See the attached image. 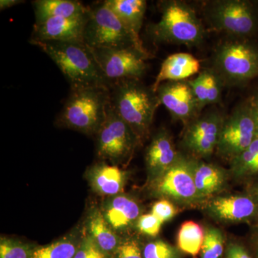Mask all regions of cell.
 <instances>
[{
    "instance_id": "cell-20",
    "label": "cell",
    "mask_w": 258,
    "mask_h": 258,
    "mask_svg": "<svg viewBox=\"0 0 258 258\" xmlns=\"http://www.w3.org/2000/svg\"><path fill=\"white\" fill-rule=\"evenodd\" d=\"M190 164L200 200L212 197L224 187L227 181L225 169L192 158L190 159Z\"/></svg>"
},
{
    "instance_id": "cell-22",
    "label": "cell",
    "mask_w": 258,
    "mask_h": 258,
    "mask_svg": "<svg viewBox=\"0 0 258 258\" xmlns=\"http://www.w3.org/2000/svg\"><path fill=\"white\" fill-rule=\"evenodd\" d=\"M107 6L115 13L130 30L137 42L143 45L140 31L147 11L145 0H106Z\"/></svg>"
},
{
    "instance_id": "cell-14",
    "label": "cell",
    "mask_w": 258,
    "mask_h": 258,
    "mask_svg": "<svg viewBox=\"0 0 258 258\" xmlns=\"http://www.w3.org/2000/svg\"><path fill=\"white\" fill-rule=\"evenodd\" d=\"M207 209L211 216L221 221L258 225V205L247 193L217 197L209 202Z\"/></svg>"
},
{
    "instance_id": "cell-35",
    "label": "cell",
    "mask_w": 258,
    "mask_h": 258,
    "mask_svg": "<svg viewBox=\"0 0 258 258\" xmlns=\"http://www.w3.org/2000/svg\"><path fill=\"white\" fill-rule=\"evenodd\" d=\"M154 216L157 217L161 223L169 221L176 214V209L174 204L168 200H161L153 205L152 212Z\"/></svg>"
},
{
    "instance_id": "cell-13",
    "label": "cell",
    "mask_w": 258,
    "mask_h": 258,
    "mask_svg": "<svg viewBox=\"0 0 258 258\" xmlns=\"http://www.w3.org/2000/svg\"><path fill=\"white\" fill-rule=\"evenodd\" d=\"M156 93L161 105L168 110L173 119L186 125L200 115L188 81L161 83Z\"/></svg>"
},
{
    "instance_id": "cell-33",
    "label": "cell",
    "mask_w": 258,
    "mask_h": 258,
    "mask_svg": "<svg viewBox=\"0 0 258 258\" xmlns=\"http://www.w3.org/2000/svg\"><path fill=\"white\" fill-rule=\"evenodd\" d=\"M200 113L208 106V91L203 71L195 79L188 80Z\"/></svg>"
},
{
    "instance_id": "cell-37",
    "label": "cell",
    "mask_w": 258,
    "mask_h": 258,
    "mask_svg": "<svg viewBox=\"0 0 258 258\" xmlns=\"http://www.w3.org/2000/svg\"><path fill=\"white\" fill-rule=\"evenodd\" d=\"M246 193L253 199L258 205V180L247 185Z\"/></svg>"
},
{
    "instance_id": "cell-9",
    "label": "cell",
    "mask_w": 258,
    "mask_h": 258,
    "mask_svg": "<svg viewBox=\"0 0 258 258\" xmlns=\"http://www.w3.org/2000/svg\"><path fill=\"white\" fill-rule=\"evenodd\" d=\"M257 136V125L249 100L236 107L222 125L217 152L231 161L240 155Z\"/></svg>"
},
{
    "instance_id": "cell-4",
    "label": "cell",
    "mask_w": 258,
    "mask_h": 258,
    "mask_svg": "<svg viewBox=\"0 0 258 258\" xmlns=\"http://www.w3.org/2000/svg\"><path fill=\"white\" fill-rule=\"evenodd\" d=\"M110 106V88L71 90L57 116V125L86 135H96L106 120Z\"/></svg>"
},
{
    "instance_id": "cell-18",
    "label": "cell",
    "mask_w": 258,
    "mask_h": 258,
    "mask_svg": "<svg viewBox=\"0 0 258 258\" xmlns=\"http://www.w3.org/2000/svg\"><path fill=\"white\" fill-rule=\"evenodd\" d=\"M200 60L187 52H177L168 56L161 64L153 83V90L156 92L158 87L164 82L187 81L200 74Z\"/></svg>"
},
{
    "instance_id": "cell-31",
    "label": "cell",
    "mask_w": 258,
    "mask_h": 258,
    "mask_svg": "<svg viewBox=\"0 0 258 258\" xmlns=\"http://www.w3.org/2000/svg\"><path fill=\"white\" fill-rule=\"evenodd\" d=\"M74 258H110L83 230L79 249Z\"/></svg>"
},
{
    "instance_id": "cell-3",
    "label": "cell",
    "mask_w": 258,
    "mask_h": 258,
    "mask_svg": "<svg viewBox=\"0 0 258 258\" xmlns=\"http://www.w3.org/2000/svg\"><path fill=\"white\" fill-rule=\"evenodd\" d=\"M159 10V21L148 27V33L154 42L187 47L203 44L206 30L191 5L178 0L162 1Z\"/></svg>"
},
{
    "instance_id": "cell-28",
    "label": "cell",
    "mask_w": 258,
    "mask_h": 258,
    "mask_svg": "<svg viewBox=\"0 0 258 258\" xmlns=\"http://www.w3.org/2000/svg\"><path fill=\"white\" fill-rule=\"evenodd\" d=\"M223 235L217 228L205 231V240L201 249V258H222L224 253Z\"/></svg>"
},
{
    "instance_id": "cell-32",
    "label": "cell",
    "mask_w": 258,
    "mask_h": 258,
    "mask_svg": "<svg viewBox=\"0 0 258 258\" xmlns=\"http://www.w3.org/2000/svg\"><path fill=\"white\" fill-rule=\"evenodd\" d=\"M110 258H143V249L134 238H121L119 245Z\"/></svg>"
},
{
    "instance_id": "cell-11",
    "label": "cell",
    "mask_w": 258,
    "mask_h": 258,
    "mask_svg": "<svg viewBox=\"0 0 258 258\" xmlns=\"http://www.w3.org/2000/svg\"><path fill=\"white\" fill-rule=\"evenodd\" d=\"M91 48V47H90ZM106 79L113 83L124 79H141L146 74L149 52L135 48H91Z\"/></svg>"
},
{
    "instance_id": "cell-25",
    "label": "cell",
    "mask_w": 258,
    "mask_h": 258,
    "mask_svg": "<svg viewBox=\"0 0 258 258\" xmlns=\"http://www.w3.org/2000/svg\"><path fill=\"white\" fill-rule=\"evenodd\" d=\"M231 173L247 184L258 180V134L252 144L230 161Z\"/></svg>"
},
{
    "instance_id": "cell-15",
    "label": "cell",
    "mask_w": 258,
    "mask_h": 258,
    "mask_svg": "<svg viewBox=\"0 0 258 258\" xmlns=\"http://www.w3.org/2000/svg\"><path fill=\"white\" fill-rule=\"evenodd\" d=\"M88 14L89 12L81 16L49 18L42 23H35L31 40L84 42L83 34Z\"/></svg>"
},
{
    "instance_id": "cell-21",
    "label": "cell",
    "mask_w": 258,
    "mask_h": 258,
    "mask_svg": "<svg viewBox=\"0 0 258 258\" xmlns=\"http://www.w3.org/2000/svg\"><path fill=\"white\" fill-rule=\"evenodd\" d=\"M83 230L109 257L121 240L119 235L110 227L105 220L101 209L96 207L88 212Z\"/></svg>"
},
{
    "instance_id": "cell-19",
    "label": "cell",
    "mask_w": 258,
    "mask_h": 258,
    "mask_svg": "<svg viewBox=\"0 0 258 258\" xmlns=\"http://www.w3.org/2000/svg\"><path fill=\"white\" fill-rule=\"evenodd\" d=\"M86 175L93 191L102 196H115L124 188L125 173L116 165L98 163L88 169Z\"/></svg>"
},
{
    "instance_id": "cell-29",
    "label": "cell",
    "mask_w": 258,
    "mask_h": 258,
    "mask_svg": "<svg viewBox=\"0 0 258 258\" xmlns=\"http://www.w3.org/2000/svg\"><path fill=\"white\" fill-rule=\"evenodd\" d=\"M143 258H181L175 247L165 241H152L144 246Z\"/></svg>"
},
{
    "instance_id": "cell-5",
    "label": "cell",
    "mask_w": 258,
    "mask_h": 258,
    "mask_svg": "<svg viewBox=\"0 0 258 258\" xmlns=\"http://www.w3.org/2000/svg\"><path fill=\"white\" fill-rule=\"evenodd\" d=\"M224 84L239 86L258 78V44L236 38L220 44L213 56V68Z\"/></svg>"
},
{
    "instance_id": "cell-6",
    "label": "cell",
    "mask_w": 258,
    "mask_h": 258,
    "mask_svg": "<svg viewBox=\"0 0 258 258\" xmlns=\"http://www.w3.org/2000/svg\"><path fill=\"white\" fill-rule=\"evenodd\" d=\"M83 41L93 49L135 47L142 52H148L144 45L137 42L124 23L104 1L90 7Z\"/></svg>"
},
{
    "instance_id": "cell-17",
    "label": "cell",
    "mask_w": 258,
    "mask_h": 258,
    "mask_svg": "<svg viewBox=\"0 0 258 258\" xmlns=\"http://www.w3.org/2000/svg\"><path fill=\"white\" fill-rule=\"evenodd\" d=\"M101 210L105 220L118 235L137 225L142 212L135 199L122 193L107 199Z\"/></svg>"
},
{
    "instance_id": "cell-1",
    "label": "cell",
    "mask_w": 258,
    "mask_h": 258,
    "mask_svg": "<svg viewBox=\"0 0 258 258\" xmlns=\"http://www.w3.org/2000/svg\"><path fill=\"white\" fill-rule=\"evenodd\" d=\"M30 43L41 49L57 66L71 90L88 87H111L92 50L84 42L40 41Z\"/></svg>"
},
{
    "instance_id": "cell-41",
    "label": "cell",
    "mask_w": 258,
    "mask_h": 258,
    "mask_svg": "<svg viewBox=\"0 0 258 258\" xmlns=\"http://www.w3.org/2000/svg\"><path fill=\"white\" fill-rule=\"evenodd\" d=\"M249 101L252 102L253 104L257 105V106H258V91L253 96L251 97Z\"/></svg>"
},
{
    "instance_id": "cell-10",
    "label": "cell",
    "mask_w": 258,
    "mask_h": 258,
    "mask_svg": "<svg viewBox=\"0 0 258 258\" xmlns=\"http://www.w3.org/2000/svg\"><path fill=\"white\" fill-rule=\"evenodd\" d=\"M225 116L217 109L211 110L186 125L181 144L192 159H207L217 150Z\"/></svg>"
},
{
    "instance_id": "cell-36",
    "label": "cell",
    "mask_w": 258,
    "mask_h": 258,
    "mask_svg": "<svg viewBox=\"0 0 258 258\" xmlns=\"http://www.w3.org/2000/svg\"><path fill=\"white\" fill-rule=\"evenodd\" d=\"M226 258H254L253 254L244 246L238 243L230 244L226 252Z\"/></svg>"
},
{
    "instance_id": "cell-39",
    "label": "cell",
    "mask_w": 258,
    "mask_h": 258,
    "mask_svg": "<svg viewBox=\"0 0 258 258\" xmlns=\"http://www.w3.org/2000/svg\"><path fill=\"white\" fill-rule=\"evenodd\" d=\"M22 3H24V2L21 0H1L0 1V10L3 11V10L9 9L15 5L21 4Z\"/></svg>"
},
{
    "instance_id": "cell-8",
    "label": "cell",
    "mask_w": 258,
    "mask_h": 258,
    "mask_svg": "<svg viewBox=\"0 0 258 258\" xmlns=\"http://www.w3.org/2000/svg\"><path fill=\"white\" fill-rule=\"evenodd\" d=\"M96 154L101 160L120 164L132 157L141 144L137 134L112 108L108 107L106 120L96 134Z\"/></svg>"
},
{
    "instance_id": "cell-34",
    "label": "cell",
    "mask_w": 258,
    "mask_h": 258,
    "mask_svg": "<svg viewBox=\"0 0 258 258\" xmlns=\"http://www.w3.org/2000/svg\"><path fill=\"white\" fill-rule=\"evenodd\" d=\"M136 225L142 233L154 237L159 235L162 223L153 214L149 213L141 215Z\"/></svg>"
},
{
    "instance_id": "cell-30",
    "label": "cell",
    "mask_w": 258,
    "mask_h": 258,
    "mask_svg": "<svg viewBox=\"0 0 258 258\" xmlns=\"http://www.w3.org/2000/svg\"><path fill=\"white\" fill-rule=\"evenodd\" d=\"M208 91V106L215 105L221 101L223 81L213 69L203 71Z\"/></svg>"
},
{
    "instance_id": "cell-12",
    "label": "cell",
    "mask_w": 258,
    "mask_h": 258,
    "mask_svg": "<svg viewBox=\"0 0 258 258\" xmlns=\"http://www.w3.org/2000/svg\"><path fill=\"white\" fill-rule=\"evenodd\" d=\"M156 196L181 204L200 201L194 181L190 159L180 155L176 162L161 176L151 181Z\"/></svg>"
},
{
    "instance_id": "cell-38",
    "label": "cell",
    "mask_w": 258,
    "mask_h": 258,
    "mask_svg": "<svg viewBox=\"0 0 258 258\" xmlns=\"http://www.w3.org/2000/svg\"><path fill=\"white\" fill-rule=\"evenodd\" d=\"M251 243L256 258H258V225L253 226L251 234Z\"/></svg>"
},
{
    "instance_id": "cell-40",
    "label": "cell",
    "mask_w": 258,
    "mask_h": 258,
    "mask_svg": "<svg viewBox=\"0 0 258 258\" xmlns=\"http://www.w3.org/2000/svg\"><path fill=\"white\" fill-rule=\"evenodd\" d=\"M251 104H252V110H253V114L254 117V120H255L256 125H257V134H258V106L254 105L252 102L250 101Z\"/></svg>"
},
{
    "instance_id": "cell-24",
    "label": "cell",
    "mask_w": 258,
    "mask_h": 258,
    "mask_svg": "<svg viewBox=\"0 0 258 258\" xmlns=\"http://www.w3.org/2000/svg\"><path fill=\"white\" fill-rule=\"evenodd\" d=\"M83 235V229L71 232L45 245H37L31 258H74Z\"/></svg>"
},
{
    "instance_id": "cell-23",
    "label": "cell",
    "mask_w": 258,
    "mask_h": 258,
    "mask_svg": "<svg viewBox=\"0 0 258 258\" xmlns=\"http://www.w3.org/2000/svg\"><path fill=\"white\" fill-rule=\"evenodd\" d=\"M35 23L49 18H71L87 14L89 7L75 0H35L32 2Z\"/></svg>"
},
{
    "instance_id": "cell-7",
    "label": "cell",
    "mask_w": 258,
    "mask_h": 258,
    "mask_svg": "<svg viewBox=\"0 0 258 258\" xmlns=\"http://www.w3.org/2000/svg\"><path fill=\"white\" fill-rule=\"evenodd\" d=\"M206 14L215 30L237 38H249L258 31V13L249 1H215L208 7Z\"/></svg>"
},
{
    "instance_id": "cell-27",
    "label": "cell",
    "mask_w": 258,
    "mask_h": 258,
    "mask_svg": "<svg viewBox=\"0 0 258 258\" xmlns=\"http://www.w3.org/2000/svg\"><path fill=\"white\" fill-rule=\"evenodd\" d=\"M36 244L2 236L0 238V258H31Z\"/></svg>"
},
{
    "instance_id": "cell-16",
    "label": "cell",
    "mask_w": 258,
    "mask_h": 258,
    "mask_svg": "<svg viewBox=\"0 0 258 258\" xmlns=\"http://www.w3.org/2000/svg\"><path fill=\"white\" fill-rule=\"evenodd\" d=\"M180 155L169 132L165 128L158 131L146 150V165L150 181L169 169Z\"/></svg>"
},
{
    "instance_id": "cell-2",
    "label": "cell",
    "mask_w": 258,
    "mask_h": 258,
    "mask_svg": "<svg viewBox=\"0 0 258 258\" xmlns=\"http://www.w3.org/2000/svg\"><path fill=\"white\" fill-rule=\"evenodd\" d=\"M110 104L137 134L141 143L150 133L154 115L161 106L157 93L141 79H124L112 83Z\"/></svg>"
},
{
    "instance_id": "cell-26",
    "label": "cell",
    "mask_w": 258,
    "mask_h": 258,
    "mask_svg": "<svg viewBox=\"0 0 258 258\" xmlns=\"http://www.w3.org/2000/svg\"><path fill=\"white\" fill-rule=\"evenodd\" d=\"M205 232L197 222L186 221L181 225L177 236V244L180 250L190 255H198L201 251Z\"/></svg>"
}]
</instances>
